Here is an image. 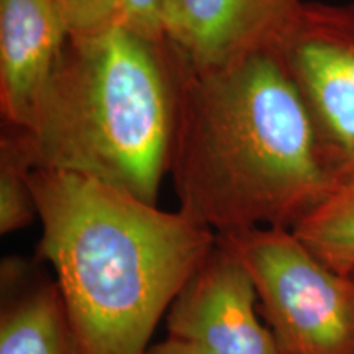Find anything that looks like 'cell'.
I'll return each instance as SVG.
<instances>
[{"instance_id":"6da1fadb","label":"cell","mask_w":354,"mask_h":354,"mask_svg":"<svg viewBox=\"0 0 354 354\" xmlns=\"http://www.w3.org/2000/svg\"><path fill=\"white\" fill-rule=\"evenodd\" d=\"M171 50L176 122L169 176L179 210L216 234L294 230L335 180L279 48L212 68Z\"/></svg>"},{"instance_id":"7a4b0ae2","label":"cell","mask_w":354,"mask_h":354,"mask_svg":"<svg viewBox=\"0 0 354 354\" xmlns=\"http://www.w3.org/2000/svg\"><path fill=\"white\" fill-rule=\"evenodd\" d=\"M32 185L37 259L55 271L84 354H146L216 233L73 172L35 169Z\"/></svg>"},{"instance_id":"3957f363","label":"cell","mask_w":354,"mask_h":354,"mask_svg":"<svg viewBox=\"0 0 354 354\" xmlns=\"http://www.w3.org/2000/svg\"><path fill=\"white\" fill-rule=\"evenodd\" d=\"M176 122L171 44L113 26L69 37L33 120L35 169L73 172L158 203Z\"/></svg>"},{"instance_id":"277c9868","label":"cell","mask_w":354,"mask_h":354,"mask_svg":"<svg viewBox=\"0 0 354 354\" xmlns=\"http://www.w3.org/2000/svg\"><path fill=\"white\" fill-rule=\"evenodd\" d=\"M245 266L281 354H354V277L322 263L292 230L216 234Z\"/></svg>"},{"instance_id":"5b68a950","label":"cell","mask_w":354,"mask_h":354,"mask_svg":"<svg viewBox=\"0 0 354 354\" xmlns=\"http://www.w3.org/2000/svg\"><path fill=\"white\" fill-rule=\"evenodd\" d=\"M336 185L354 179V0L304 2L279 44Z\"/></svg>"},{"instance_id":"8992f818","label":"cell","mask_w":354,"mask_h":354,"mask_svg":"<svg viewBox=\"0 0 354 354\" xmlns=\"http://www.w3.org/2000/svg\"><path fill=\"white\" fill-rule=\"evenodd\" d=\"M167 336L215 354H281L259 320L258 294L236 256L218 241L166 313Z\"/></svg>"},{"instance_id":"52a82bcc","label":"cell","mask_w":354,"mask_h":354,"mask_svg":"<svg viewBox=\"0 0 354 354\" xmlns=\"http://www.w3.org/2000/svg\"><path fill=\"white\" fill-rule=\"evenodd\" d=\"M304 0H166L165 35L198 68L279 48Z\"/></svg>"},{"instance_id":"ba28073f","label":"cell","mask_w":354,"mask_h":354,"mask_svg":"<svg viewBox=\"0 0 354 354\" xmlns=\"http://www.w3.org/2000/svg\"><path fill=\"white\" fill-rule=\"evenodd\" d=\"M69 35L61 0H0V113L3 125H30Z\"/></svg>"},{"instance_id":"9c48e42d","label":"cell","mask_w":354,"mask_h":354,"mask_svg":"<svg viewBox=\"0 0 354 354\" xmlns=\"http://www.w3.org/2000/svg\"><path fill=\"white\" fill-rule=\"evenodd\" d=\"M0 287V354H84L55 277L8 258Z\"/></svg>"},{"instance_id":"30bf717a","label":"cell","mask_w":354,"mask_h":354,"mask_svg":"<svg viewBox=\"0 0 354 354\" xmlns=\"http://www.w3.org/2000/svg\"><path fill=\"white\" fill-rule=\"evenodd\" d=\"M333 271L354 274V179L331 190L320 205L292 230Z\"/></svg>"},{"instance_id":"8fae6325","label":"cell","mask_w":354,"mask_h":354,"mask_svg":"<svg viewBox=\"0 0 354 354\" xmlns=\"http://www.w3.org/2000/svg\"><path fill=\"white\" fill-rule=\"evenodd\" d=\"M35 165L24 136L3 125L0 131V234L28 227L38 216L32 174Z\"/></svg>"},{"instance_id":"7c38bea8","label":"cell","mask_w":354,"mask_h":354,"mask_svg":"<svg viewBox=\"0 0 354 354\" xmlns=\"http://www.w3.org/2000/svg\"><path fill=\"white\" fill-rule=\"evenodd\" d=\"M69 37H87L120 24L123 0H61Z\"/></svg>"},{"instance_id":"4fadbf2b","label":"cell","mask_w":354,"mask_h":354,"mask_svg":"<svg viewBox=\"0 0 354 354\" xmlns=\"http://www.w3.org/2000/svg\"><path fill=\"white\" fill-rule=\"evenodd\" d=\"M165 2L166 0H123L118 26L151 41H166Z\"/></svg>"},{"instance_id":"5bb4252c","label":"cell","mask_w":354,"mask_h":354,"mask_svg":"<svg viewBox=\"0 0 354 354\" xmlns=\"http://www.w3.org/2000/svg\"><path fill=\"white\" fill-rule=\"evenodd\" d=\"M146 354H215L210 349L201 346V344L183 342L167 336L165 342L151 344Z\"/></svg>"},{"instance_id":"9a60e30c","label":"cell","mask_w":354,"mask_h":354,"mask_svg":"<svg viewBox=\"0 0 354 354\" xmlns=\"http://www.w3.org/2000/svg\"><path fill=\"white\" fill-rule=\"evenodd\" d=\"M353 277H354V274H353Z\"/></svg>"}]
</instances>
